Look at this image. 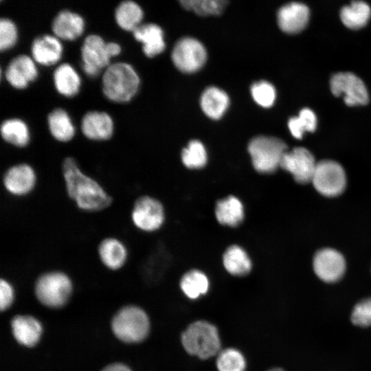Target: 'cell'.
I'll return each instance as SVG.
<instances>
[{
	"label": "cell",
	"mask_w": 371,
	"mask_h": 371,
	"mask_svg": "<svg viewBox=\"0 0 371 371\" xmlns=\"http://www.w3.org/2000/svg\"><path fill=\"white\" fill-rule=\"evenodd\" d=\"M62 173L67 195L78 209L97 212L112 204V196L96 180L80 169L74 158L67 157L63 160Z\"/></svg>",
	"instance_id": "obj_1"
},
{
	"label": "cell",
	"mask_w": 371,
	"mask_h": 371,
	"mask_svg": "<svg viewBox=\"0 0 371 371\" xmlns=\"http://www.w3.org/2000/svg\"><path fill=\"white\" fill-rule=\"evenodd\" d=\"M140 80L134 68L125 62H116L105 68L102 77L104 95L116 102L129 101L137 93Z\"/></svg>",
	"instance_id": "obj_2"
},
{
	"label": "cell",
	"mask_w": 371,
	"mask_h": 371,
	"mask_svg": "<svg viewBox=\"0 0 371 371\" xmlns=\"http://www.w3.org/2000/svg\"><path fill=\"white\" fill-rule=\"evenodd\" d=\"M181 344L190 355L207 359L220 352L221 339L216 327L199 320L190 324L181 335Z\"/></svg>",
	"instance_id": "obj_3"
},
{
	"label": "cell",
	"mask_w": 371,
	"mask_h": 371,
	"mask_svg": "<svg viewBox=\"0 0 371 371\" xmlns=\"http://www.w3.org/2000/svg\"><path fill=\"white\" fill-rule=\"evenodd\" d=\"M287 151L286 144L282 139L271 136L259 135L248 144V152L256 171L269 174L280 167L282 159Z\"/></svg>",
	"instance_id": "obj_4"
},
{
	"label": "cell",
	"mask_w": 371,
	"mask_h": 371,
	"mask_svg": "<svg viewBox=\"0 0 371 371\" xmlns=\"http://www.w3.org/2000/svg\"><path fill=\"white\" fill-rule=\"evenodd\" d=\"M111 328L120 340L126 343H138L147 337L150 322L144 310L135 306H127L115 314Z\"/></svg>",
	"instance_id": "obj_5"
},
{
	"label": "cell",
	"mask_w": 371,
	"mask_h": 371,
	"mask_svg": "<svg viewBox=\"0 0 371 371\" xmlns=\"http://www.w3.org/2000/svg\"><path fill=\"white\" fill-rule=\"evenodd\" d=\"M72 282L64 272L52 271L41 275L35 283V294L43 304L59 308L68 301L72 291Z\"/></svg>",
	"instance_id": "obj_6"
},
{
	"label": "cell",
	"mask_w": 371,
	"mask_h": 371,
	"mask_svg": "<svg viewBox=\"0 0 371 371\" xmlns=\"http://www.w3.org/2000/svg\"><path fill=\"white\" fill-rule=\"evenodd\" d=\"M311 182L322 194L336 196L341 194L346 188L345 171L335 161L322 160L317 163Z\"/></svg>",
	"instance_id": "obj_7"
},
{
	"label": "cell",
	"mask_w": 371,
	"mask_h": 371,
	"mask_svg": "<svg viewBox=\"0 0 371 371\" xmlns=\"http://www.w3.org/2000/svg\"><path fill=\"white\" fill-rule=\"evenodd\" d=\"M207 53L198 40L186 37L175 44L172 52V60L181 71L193 73L200 69L206 61Z\"/></svg>",
	"instance_id": "obj_8"
},
{
	"label": "cell",
	"mask_w": 371,
	"mask_h": 371,
	"mask_svg": "<svg viewBox=\"0 0 371 371\" xmlns=\"http://www.w3.org/2000/svg\"><path fill=\"white\" fill-rule=\"evenodd\" d=\"M131 220L140 230L153 232L158 229L164 223V212L161 203L149 196L137 199L133 206Z\"/></svg>",
	"instance_id": "obj_9"
},
{
	"label": "cell",
	"mask_w": 371,
	"mask_h": 371,
	"mask_svg": "<svg viewBox=\"0 0 371 371\" xmlns=\"http://www.w3.org/2000/svg\"><path fill=\"white\" fill-rule=\"evenodd\" d=\"M330 89L335 96L344 95L347 105H363L369 100L368 92L363 82L350 72H339L330 79Z\"/></svg>",
	"instance_id": "obj_10"
},
{
	"label": "cell",
	"mask_w": 371,
	"mask_h": 371,
	"mask_svg": "<svg viewBox=\"0 0 371 371\" xmlns=\"http://www.w3.org/2000/svg\"><path fill=\"white\" fill-rule=\"evenodd\" d=\"M82 69L90 76H97L100 71L110 65L106 42L99 35L87 36L81 47Z\"/></svg>",
	"instance_id": "obj_11"
},
{
	"label": "cell",
	"mask_w": 371,
	"mask_h": 371,
	"mask_svg": "<svg viewBox=\"0 0 371 371\" xmlns=\"http://www.w3.org/2000/svg\"><path fill=\"white\" fill-rule=\"evenodd\" d=\"M3 185L11 195L25 196L34 189L37 176L34 168L27 163H20L8 168L3 175Z\"/></svg>",
	"instance_id": "obj_12"
},
{
	"label": "cell",
	"mask_w": 371,
	"mask_h": 371,
	"mask_svg": "<svg viewBox=\"0 0 371 371\" xmlns=\"http://www.w3.org/2000/svg\"><path fill=\"white\" fill-rule=\"evenodd\" d=\"M317 163L308 149L296 147L284 153L280 167L290 172L297 182L306 183L312 181Z\"/></svg>",
	"instance_id": "obj_13"
},
{
	"label": "cell",
	"mask_w": 371,
	"mask_h": 371,
	"mask_svg": "<svg viewBox=\"0 0 371 371\" xmlns=\"http://www.w3.org/2000/svg\"><path fill=\"white\" fill-rule=\"evenodd\" d=\"M313 269L322 280L335 282L343 276L346 270V262L339 251L325 248L320 249L315 255Z\"/></svg>",
	"instance_id": "obj_14"
},
{
	"label": "cell",
	"mask_w": 371,
	"mask_h": 371,
	"mask_svg": "<svg viewBox=\"0 0 371 371\" xmlns=\"http://www.w3.org/2000/svg\"><path fill=\"white\" fill-rule=\"evenodd\" d=\"M5 75L13 87L24 89L36 78L38 70L32 58L26 54H19L10 60Z\"/></svg>",
	"instance_id": "obj_15"
},
{
	"label": "cell",
	"mask_w": 371,
	"mask_h": 371,
	"mask_svg": "<svg viewBox=\"0 0 371 371\" xmlns=\"http://www.w3.org/2000/svg\"><path fill=\"white\" fill-rule=\"evenodd\" d=\"M113 129V120L104 111H89L84 115L81 121L82 133L91 140H107L112 137Z\"/></svg>",
	"instance_id": "obj_16"
},
{
	"label": "cell",
	"mask_w": 371,
	"mask_h": 371,
	"mask_svg": "<svg viewBox=\"0 0 371 371\" xmlns=\"http://www.w3.org/2000/svg\"><path fill=\"white\" fill-rule=\"evenodd\" d=\"M309 15V9L305 4L291 2L284 5L278 10V23L283 32L297 33L306 27Z\"/></svg>",
	"instance_id": "obj_17"
},
{
	"label": "cell",
	"mask_w": 371,
	"mask_h": 371,
	"mask_svg": "<svg viewBox=\"0 0 371 371\" xmlns=\"http://www.w3.org/2000/svg\"><path fill=\"white\" fill-rule=\"evenodd\" d=\"M63 52V46L55 35L43 34L34 39L31 53L34 60L41 65H52L57 63Z\"/></svg>",
	"instance_id": "obj_18"
},
{
	"label": "cell",
	"mask_w": 371,
	"mask_h": 371,
	"mask_svg": "<svg viewBox=\"0 0 371 371\" xmlns=\"http://www.w3.org/2000/svg\"><path fill=\"white\" fill-rule=\"evenodd\" d=\"M84 28L83 18L69 10H60L52 23V32L59 39L74 40L82 34Z\"/></svg>",
	"instance_id": "obj_19"
},
{
	"label": "cell",
	"mask_w": 371,
	"mask_h": 371,
	"mask_svg": "<svg viewBox=\"0 0 371 371\" xmlns=\"http://www.w3.org/2000/svg\"><path fill=\"white\" fill-rule=\"evenodd\" d=\"M98 254L107 269L116 271L126 264L128 253L122 240L115 237H106L99 243Z\"/></svg>",
	"instance_id": "obj_20"
},
{
	"label": "cell",
	"mask_w": 371,
	"mask_h": 371,
	"mask_svg": "<svg viewBox=\"0 0 371 371\" xmlns=\"http://www.w3.org/2000/svg\"><path fill=\"white\" fill-rule=\"evenodd\" d=\"M12 332L21 345L32 347L41 339L43 328L40 322L32 316L17 315L11 322Z\"/></svg>",
	"instance_id": "obj_21"
},
{
	"label": "cell",
	"mask_w": 371,
	"mask_h": 371,
	"mask_svg": "<svg viewBox=\"0 0 371 371\" xmlns=\"http://www.w3.org/2000/svg\"><path fill=\"white\" fill-rule=\"evenodd\" d=\"M135 38L142 43L143 52L148 57L162 52L166 44L161 28L155 23L141 24L133 31Z\"/></svg>",
	"instance_id": "obj_22"
},
{
	"label": "cell",
	"mask_w": 371,
	"mask_h": 371,
	"mask_svg": "<svg viewBox=\"0 0 371 371\" xmlns=\"http://www.w3.org/2000/svg\"><path fill=\"white\" fill-rule=\"evenodd\" d=\"M53 80L58 92L67 97L77 94L81 84L77 71L72 65L67 63L56 67L53 73Z\"/></svg>",
	"instance_id": "obj_23"
},
{
	"label": "cell",
	"mask_w": 371,
	"mask_h": 371,
	"mask_svg": "<svg viewBox=\"0 0 371 371\" xmlns=\"http://www.w3.org/2000/svg\"><path fill=\"white\" fill-rule=\"evenodd\" d=\"M215 215L219 223L236 227L244 218V209L241 201L234 196L219 200L215 208Z\"/></svg>",
	"instance_id": "obj_24"
},
{
	"label": "cell",
	"mask_w": 371,
	"mask_h": 371,
	"mask_svg": "<svg viewBox=\"0 0 371 371\" xmlns=\"http://www.w3.org/2000/svg\"><path fill=\"white\" fill-rule=\"evenodd\" d=\"M229 98L223 90L211 87L207 88L201 97V107L209 117L218 120L224 114L229 106Z\"/></svg>",
	"instance_id": "obj_25"
},
{
	"label": "cell",
	"mask_w": 371,
	"mask_h": 371,
	"mask_svg": "<svg viewBox=\"0 0 371 371\" xmlns=\"http://www.w3.org/2000/svg\"><path fill=\"white\" fill-rule=\"evenodd\" d=\"M47 124L52 137L61 142L70 141L75 135V127L65 110L56 108L47 115Z\"/></svg>",
	"instance_id": "obj_26"
},
{
	"label": "cell",
	"mask_w": 371,
	"mask_h": 371,
	"mask_svg": "<svg viewBox=\"0 0 371 371\" xmlns=\"http://www.w3.org/2000/svg\"><path fill=\"white\" fill-rule=\"evenodd\" d=\"M0 132L5 142L23 148L30 142V135L27 124L16 117L5 120L1 124Z\"/></svg>",
	"instance_id": "obj_27"
},
{
	"label": "cell",
	"mask_w": 371,
	"mask_h": 371,
	"mask_svg": "<svg viewBox=\"0 0 371 371\" xmlns=\"http://www.w3.org/2000/svg\"><path fill=\"white\" fill-rule=\"evenodd\" d=\"M223 262L226 271L232 275L243 276L251 269V262L246 251L238 245H232L225 251Z\"/></svg>",
	"instance_id": "obj_28"
},
{
	"label": "cell",
	"mask_w": 371,
	"mask_h": 371,
	"mask_svg": "<svg viewBox=\"0 0 371 371\" xmlns=\"http://www.w3.org/2000/svg\"><path fill=\"white\" fill-rule=\"evenodd\" d=\"M142 18V9L133 1H123L115 8V19L116 23L123 30L133 31L141 25Z\"/></svg>",
	"instance_id": "obj_29"
},
{
	"label": "cell",
	"mask_w": 371,
	"mask_h": 371,
	"mask_svg": "<svg viewBox=\"0 0 371 371\" xmlns=\"http://www.w3.org/2000/svg\"><path fill=\"white\" fill-rule=\"evenodd\" d=\"M370 14L371 10L368 3L362 1H355L341 8L340 18L346 27L359 29L367 23Z\"/></svg>",
	"instance_id": "obj_30"
},
{
	"label": "cell",
	"mask_w": 371,
	"mask_h": 371,
	"mask_svg": "<svg viewBox=\"0 0 371 371\" xmlns=\"http://www.w3.org/2000/svg\"><path fill=\"white\" fill-rule=\"evenodd\" d=\"M209 280L202 271L191 270L181 279L180 287L188 298L195 300L205 295L209 289Z\"/></svg>",
	"instance_id": "obj_31"
},
{
	"label": "cell",
	"mask_w": 371,
	"mask_h": 371,
	"mask_svg": "<svg viewBox=\"0 0 371 371\" xmlns=\"http://www.w3.org/2000/svg\"><path fill=\"white\" fill-rule=\"evenodd\" d=\"M316 126V115L308 108L302 109L297 117H291L288 122V127L291 133L297 139H301L306 131L313 132Z\"/></svg>",
	"instance_id": "obj_32"
},
{
	"label": "cell",
	"mask_w": 371,
	"mask_h": 371,
	"mask_svg": "<svg viewBox=\"0 0 371 371\" xmlns=\"http://www.w3.org/2000/svg\"><path fill=\"white\" fill-rule=\"evenodd\" d=\"M183 164L190 169H199L207 163V152L203 144L198 140H192L181 153Z\"/></svg>",
	"instance_id": "obj_33"
},
{
	"label": "cell",
	"mask_w": 371,
	"mask_h": 371,
	"mask_svg": "<svg viewBox=\"0 0 371 371\" xmlns=\"http://www.w3.org/2000/svg\"><path fill=\"white\" fill-rule=\"evenodd\" d=\"M183 8L192 10L200 16L218 15L225 8L227 1L225 0H182Z\"/></svg>",
	"instance_id": "obj_34"
},
{
	"label": "cell",
	"mask_w": 371,
	"mask_h": 371,
	"mask_svg": "<svg viewBox=\"0 0 371 371\" xmlns=\"http://www.w3.org/2000/svg\"><path fill=\"white\" fill-rule=\"evenodd\" d=\"M216 368L218 371H245V359L239 350L227 348L219 352Z\"/></svg>",
	"instance_id": "obj_35"
},
{
	"label": "cell",
	"mask_w": 371,
	"mask_h": 371,
	"mask_svg": "<svg viewBox=\"0 0 371 371\" xmlns=\"http://www.w3.org/2000/svg\"><path fill=\"white\" fill-rule=\"evenodd\" d=\"M251 93L254 101L263 107H270L276 100V89L267 81H259L251 87Z\"/></svg>",
	"instance_id": "obj_36"
},
{
	"label": "cell",
	"mask_w": 371,
	"mask_h": 371,
	"mask_svg": "<svg viewBox=\"0 0 371 371\" xmlns=\"http://www.w3.org/2000/svg\"><path fill=\"white\" fill-rule=\"evenodd\" d=\"M17 36L14 23L8 18L2 17L0 20V49L6 50L14 45Z\"/></svg>",
	"instance_id": "obj_37"
},
{
	"label": "cell",
	"mask_w": 371,
	"mask_h": 371,
	"mask_svg": "<svg viewBox=\"0 0 371 371\" xmlns=\"http://www.w3.org/2000/svg\"><path fill=\"white\" fill-rule=\"evenodd\" d=\"M351 321L358 326H371V297L363 300L355 306Z\"/></svg>",
	"instance_id": "obj_38"
},
{
	"label": "cell",
	"mask_w": 371,
	"mask_h": 371,
	"mask_svg": "<svg viewBox=\"0 0 371 371\" xmlns=\"http://www.w3.org/2000/svg\"><path fill=\"white\" fill-rule=\"evenodd\" d=\"M14 297V289L12 284L5 279L0 280V308L1 311L6 310L12 304Z\"/></svg>",
	"instance_id": "obj_39"
},
{
	"label": "cell",
	"mask_w": 371,
	"mask_h": 371,
	"mask_svg": "<svg viewBox=\"0 0 371 371\" xmlns=\"http://www.w3.org/2000/svg\"><path fill=\"white\" fill-rule=\"evenodd\" d=\"M106 47L111 58L118 55L121 52L120 45L115 42H106Z\"/></svg>",
	"instance_id": "obj_40"
},
{
	"label": "cell",
	"mask_w": 371,
	"mask_h": 371,
	"mask_svg": "<svg viewBox=\"0 0 371 371\" xmlns=\"http://www.w3.org/2000/svg\"><path fill=\"white\" fill-rule=\"evenodd\" d=\"M102 371H131V370L123 363H112L104 368Z\"/></svg>",
	"instance_id": "obj_41"
},
{
	"label": "cell",
	"mask_w": 371,
	"mask_h": 371,
	"mask_svg": "<svg viewBox=\"0 0 371 371\" xmlns=\"http://www.w3.org/2000/svg\"><path fill=\"white\" fill-rule=\"evenodd\" d=\"M267 371H284L281 368H272V369H270Z\"/></svg>",
	"instance_id": "obj_42"
}]
</instances>
